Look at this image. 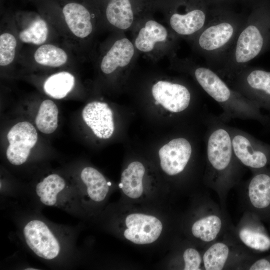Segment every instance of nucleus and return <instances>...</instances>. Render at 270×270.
<instances>
[{
    "label": "nucleus",
    "instance_id": "1",
    "mask_svg": "<svg viewBox=\"0 0 270 270\" xmlns=\"http://www.w3.org/2000/svg\"><path fill=\"white\" fill-rule=\"evenodd\" d=\"M220 66L214 70L225 79L247 66L270 41V10L256 3Z\"/></svg>",
    "mask_w": 270,
    "mask_h": 270
},
{
    "label": "nucleus",
    "instance_id": "2",
    "mask_svg": "<svg viewBox=\"0 0 270 270\" xmlns=\"http://www.w3.org/2000/svg\"><path fill=\"white\" fill-rule=\"evenodd\" d=\"M247 16L228 6H212L209 20L194 37L195 47L214 70L217 69L234 44Z\"/></svg>",
    "mask_w": 270,
    "mask_h": 270
},
{
    "label": "nucleus",
    "instance_id": "3",
    "mask_svg": "<svg viewBox=\"0 0 270 270\" xmlns=\"http://www.w3.org/2000/svg\"><path fill=\"white\" fill-rule=\"evenodd\" d=\"M220 117L206 116V182L226 186L236 180L242 164L232 148L230 126Z\"/></svg>",
    "mask_w": 270,
    "mask_h": 270
},
{
    "label": "nucleus",
    "instance_id": "4",
    "mask_svg": "<svg viewBox=\"0 0 270 270\" xmlns=\"http://www.w3.org/2000/svg\"><path fill=\"white\" fill-rule=\"evenodd\" d=\"M192 72L202 90L221 107L222 119L255 120L266 126L269 116L264 115L256 104L232 89L214 70L208 66H194Z\"/></svg>",
    "mask_w": 270,
    "mask_h": 270
},
{
    "label": "nucleus",
    "instance_id": "5",
    "mask_svg": "<svg viewBox=\"0 0 270 270\" xmlns=\"http://www.w3.org/2000/svg\"><path fill=\"white\" fill-rule=\"evenodd\" d=\"M230 87L256 104L270 110V72L248 65L224 79Z\"/></svg>",
    "mask_w": 270,
    "mask_h": 270
},
{
    "label": "nucleus",
    "instance_id": "6",
    "mask_svg": "<svg viewBox=\"0 0 270 270\" xmlns=\"http://www.w3.org/2000/svg\"><path fill=\"white\" fill-rule=\"evenodd\" d=\"M229 128L234 154L242 164L254 172L270 166V144L239 128Z\"/></svg>",
    "mask_w": 270,
    "mask_h": 270
},
{
    "label": "nucleus",
    "instance_id": "7",
    "mask_svg": "<svg viewBox=\"0 0 270 270\" xmlns=\"http://www.w3.org/2000/svg\"><path fill=\"white\" fill-rule=\"evenodd\" d=\"M9 146L6 156L10 163L19 166L26 162L31 149L38 140V133L33 125L28 122L17 123L7 134Z\"/></svg>",
    "mask_w": 270,
    "mask_h": 270
},
{
    "label": "nucleus",
    "instance_id": "8",
    "mask_svg": "<svg viewBox=\"0 0 270 270\" xmlns=\"http://www.w3.org/2000/svg\"><path fill=\"white\" fill-rule=\"evenodd\" d=\"M23 233L27 245L38 256L52 260L58 255L59 242L43 222L30 220L24 227Z\"/></svg>",
    "mask_w": 270,
    "mask_h": 270
},
{
    "label": "nucleus",
    "instance_id": "9",
    "mask_svg": "<svg viewBox=\"0 0 270 270\" xmlns=\"http://www.w3.org/2000/svg\"><path fill=\"white\" fill-rule=\"evenodd\" d=\"M193 147L186 138L178 137L170 140L158 151L162 169L171 176L182 172L193 154Z\"/></svg>",
    "mask_w": 270,
    "mask_h": 270
},
{
    "label": "nucleus",
    "instance_id": "10",
    "mask_svg": "<svg viewBox=\"0 0 270 270\" xmlns=\"http://www.w3.org/2000/svg\"><path fill=\"white\" fill-rule=\"evenodd\" d=\"M126 228L124 232L126 239L138 244H150L160 236L162 224L156 217L141 213L128 214L125 220Z\"/></svg>",
    "mask_w": 270,
    "mask_h": 270
},
{
    "label": "nucleus",
    "instance_id": "11",
    "mask_svg": "<svg viewBox=\"0 0 270 270\" xmlns=\"http://www.w3.org/2000/svg\"><path fill=\"white\" fill-rule=\"evenodd\" d=\"M152 93L156 101L172 113L185 111L192 101L190 91L178 82L160 80L153 85Z\"/></svg>",
    "mask_w": 270,
    "mask_h": 270
},
{
    "label": "nucleus",
    "instance_id": "12",
    "mask_svg": "<svg viewBox=\"0 0 270 270\" xmlns=\"http://www.w3.org/2000/svg\"><path fill=\"white\" fill-rule=\"evenodd\" d=\"M247 196L257 216L270 218V167L254 172L248 184Z\"/></svg>",
    "mask_w": 270,
    "mask_h": 270
},
{
    "label": "nucleus",
    "instance_id": "13",
    "mask_svg": "<svg viewBox=\"0 0 270 270\" xmlns=\"http://www.w3.org/2000/svg\"><path fill=\"white\" fill-rule=\"evenodd\" d=\"M212 6L204 2L186 14L174 12L170 18V24L178 35L194 37L208 22Z\"/></svg>",
    "mask_w": 270,
    "mask_h": 270
},
{
    "label": "nucleus",
    "instance_id": "14",
    "mask_svg": "<svg viewBox=\"0 0 270 270\" xmlns=\"http://www.w3.org/2000/svg\"><path fill=\"white\" fill-rule=\"evenodd\" d=\"M82 116L97 137L107 139L112 134L113 113L107 104L98 101L88 104L82 110Z\"/></svg>",
    "mask_w": 270,
    "mask_h": 270
},
{
    "label": "nucleus",
    "instance_id": "15",
    "mask_svg": "<svg viewBox=\"0 0 270 270\" xmlns=\"http://www.w3.org/2000/svg\"><path fill=\"white\" fill-rule=\"evenodd\" d=\"M134 52L130 41L122 38L115 42L102 59L100 68L106 74L114 72L118 68H122L130 62Z\"/></svg>",
    "mask_w": 270,
    "mask_h": 270
},
{
    "label": "nucleus",
    "instance_id": "16",
    "mask_svg": "<svg viewBox=\"0 0 270 270\" xmlns=\"http://www.w3.org/2000/svg\"><path fill=\"white\" fill-rule=\"evenodd\" d=\"M62 13L68 27L75 36L84 38L90 34L92 30L90 14L83 5L68 3L64 6Z\"/></svg>",
    "mask_w": 270,
    "mask_h": 270
},
{
    "label": "nucleus",
    "instance_id": "17",
    "mask_svg": "<svg viewBox=\"0 0 270 270\" xmlns=\"http://www.w3.org/2000/svg\"><path fill=\"white\" fill-rule=\"evenodd\" d=\"M168 36V32L164 26L155 20H150L139 31L135 46L141 52H149L153 50L156 44L165 42Z\"/></svg>",
    "mask_w": 270,
    "mask_h": 270
},
{
    "label": "nucleus",
    "instance_id": "18",
    "mask_svg": "<svg viewBox=\"0 0 270 270\" xmlns=\"http://www.w3.org/2000/svg\"><path fill=\"white\" fill-rule=\"evenodd\" d=\"M145 173L144 165L139 162L130 163L122 173V190L128 197L136 199L144 191L142 179Z\"/></svg>",
    "mask_w": 270,
    "mask_h": 270
},
{
    "label": "nucleus",
    "instance_id": "19",
    "mask_svg": "<svg viewBox=\"0 0 270 270\" xmlns=\"http://www.w3.org/2000/svg\"><path fill=\"white\" fill-rule=\"evenodd\" d=\"M106 14L108 22L120 30L128 28L134 21V13L130 0H110Z\"/></svg>",
    "mask_w": 270,
    "mask_h": 270
},
{
    "label": "nucleus",
    "instance_id": "20",
    "mask_svg": "<svg viewBox=\"0 0 270 270\" xmlns=\"http://www.w3.org/2000/svg\"><path fill=\"white\" fill-rule=\"evenodd\" d=\"M220 217L216 214H206L197 220L192 224L191 232L196 238L208 243L218 236L222 226Z\"/></svg>",
    "mask_w": 270,
    "mask_h": 270
},
{
    "label": "nucleus",
    "instance_id": "21",
    "mask_svg": "<svg viewBox=\"0 0 270 270\" xmlns=\"http://www.w3.org/2000/svg\"><path fill=\"white\" fill-rule=\"evenodd\" d=\"M83 182L87 188V192L94 201L100 202L106 197L109 186L104 176L92 167L84 168L80 174Z\"/></svg>",
    "mask_w": 270,
    "mask_h": 270
},
{
    "label": "nucleus",
    "instance_id": "22",
    "mask_svg": "<svg viewBox=\"0 0 270 270\" xmlns=\"http://www.w3.org/2000/svg\"><path fill=\"white\" fill-rule=\"evenodd\" d=\"M65 186L63 178L57 174H51L37 184L36 191L43 204L53 206L57 202L58 194Z\"/></svg>",
    "mask_w": 270,
    "mask_h": 270
},
{
    "label": "nucleus",
    "instance_id": "23",
    "mask_svg": "<svg viewBox=\"0 0 270 270\" xmlns=\"http://www.w3.org/2000/svg\"><path fill=\"white\" fill-rule=\"evenodd\" d=\"M74 77L70 73L61 72L48 77L44 85L46 93L56 99L64 98L74 86Z\"/></svg>",
    "mask_w": 270,
    "mask_h": 270
},
{
    "label": "nucleus",
    "instance_id": "24",
    "mask_svg": "<svg viewBox=\"0 0 270 270\" xmlns=\"http://www.w3.org/2000/svg\"><path fill=\"white\" fill-rule=\"evenodd\" d=\"M58 110L56 105L50 100H46L40 104L35 122L38 128L42 132L50 134L58 126Z\"/></svg>",
    "mask_w": 270,
    "mask_h": 270
},
{
    "label": "nucleus",
    "instance_id": "25",
    "mask_svg": "<svg viewBox=\"0 0 270 270\" xmlns=\"http://www.w3.org/2000/svg\"><path fill=\"white\" fill-rule=\"evenodd\" d=\"M238 236L244 246L256 252H264L270 249V237L259 228H243Z\"/></svg>",
    "mask_w": 270,
    "mask_h": 270
},
{
    "label": "nucleus",
    "instance_id": "26",
    "mask_svg": "<svg viewBox=\"0 0 270 270\" xmlns=\"http://www.w3.org/2000/svg\"><path fill=\"white\" fill-rule=\"evenodd\" d=\"M230 248L224 243L217 242L211 245L204 254L202 260L206 270H222L230 255Z\"/></svg>",
    "mask_w": 270,
    "mask_h": 270
},
{
    "label": "nucleus",
    "instance_id": "27",
    "mask_svg": "<svg viewBox=\"0 0 270 270\" xmlns=\"http://www.w3.org/2000/svg\"><path fill=\"white\" fill-rule=\"evenodd\" d=\"M34 58L38 64L52 67L64 64L68 58L66 54L62 49L50 44L40 46L36 51Z\"/></svg>",
    "mask_w": 270,
    "mask_h": 270
},
{
    "label": "nucleus",
    "instance_id": "28",
    "mask_svg": "<svg viewBox=\"0 0 270 270\" xmlns=\"http://www.w3.org/2000/svg\"><path fill=\"white\" fill-rule=\"evenodd\" d=\"M48 34L46 23L42 19L34 21L30 26L20 32V40L26 43L41 44L45 42Z\"/></svg>",
    "mask_w": 270,
    "mask_h": 270
},
{
    "label": "nucleus",
    "instance_id": "29",
    "mask_svg": "<svg viewBox=\"0 0 270 270\" xmlns=\"http://www.w3.org/2000/svg\"><path fill=\"white\" fill-rule=\"evenodd\" d=\"M16 46V38L12 34L4 33L0 36V65L6 66L10 64L15 56Z\"/></svg>",
    "mask_w": 270,
    "mask_h": 270
},
{
    "label": "nucleus",
    "instance_id": "30",
    "mask_svg": "<svg viewBox=\"0 0 270 270\" xmlns=\"http://www.w3.org/2000/svg\"><path fill=\"white\" fill-rule=\"evenodd\" d=\"M184 270H198L202 263L200 252L194 248H188L184 252Z\"/></svg>",
    "mask_w": 270,
    "mask_h": 270
},
{
    "label": "nucleus",
    "instance_id": "31",
    "mask_svg": "<svg viewBox=\"0 0 270 270\" xmlns=\"http://www.w3.org/2000/svg\"><path fill=\"white\" fill-rule=\"evenodd\" d=\"M248 269L250 270H270V256L256 260L249 267Z\"/></svg>",
    "mask_w": 270,
    "mask_h": 270
},
{
    "label": "nucleus",
    "instance_id": "32",
    "mask_svg": "<svg viewBox=\"0 0 270 270\" xmlns=\"http://www.w3.org/2000/svg\"><path fill=\"white\" fill-rule=\"evenodd\" d=\"M212 6H230V5L238 0H207Z\"/></svg>",
    "mask_w": 270,
    "mask_h": 270
},
{
    "label": "nucleus",
    "instance_id": "33",
    "mask_svg": "<svg viewBox=\"0 0 270 270\" xmlns=\"http://www.w3.org/2000/svg\"><path fill=\"white\" fill-rule=\"evenodd\" d=\"M238 1L248 6L250 4L254 5L256 3L257 0H238Z\"/></svg>",
    "mask_w": 270,
    "mask_h": 270
},
{
    "label": "nucleus",
    "instance_id": "34",
    "mask_svg": "<svg viewBox=\"0 0 270 270\" xmlns=\"http://www.w3.org/2000/svg\"><path fill=\"white\" fill-rule=\"evenodd\" d=\"M266 126L268 128L270 129V116H269L268 122Z\"/></svg>",
    "mask_w": 270,
    "mask_h": 270
},
{
    "label": "nucleus",
    "instance_id": "35",
    "mask_svg": "<svg viewBox=\"0 0 270 270\" xmlns=\"http://www.w3.org/2000/svg\"><path fill=\"white\" fill-rule=\"evenodd\" d=\"M118 186L120 188H122L123 185L121 182L119 184Z\"/></svg>",
    "mask_w": 270,
    "mask_h": 270
},
{
    "label": "nucleus",
    "instance_id": "36",
    "mask_svg": "<svg viewBox=\"0 0 270 270\" xmlns=\"http://www.w3.org/2000/svg\"><path fill=\"white\" fill-rule=\"evenodd\" d=\"M107 184L108 186H110L112 185V183L110 182H107Z\"/></svg>",
    "mask_w": 270,
    "mask_h": 270
},
{
    "label": "nucleus",
    "instance_id": "37",
    "mask_svg": "<svg viewBox=\"0 0 270 270\" xmlns=\"http://www.w3.org/2000/svg\"><path fill=\"white\" fill-rule=\"evenodd\" d=\"M26 270H37V269H35V268H26Z\"/></svg>",
    "mask_w": 270,
    "mask_h": 270
}]
</instances>
